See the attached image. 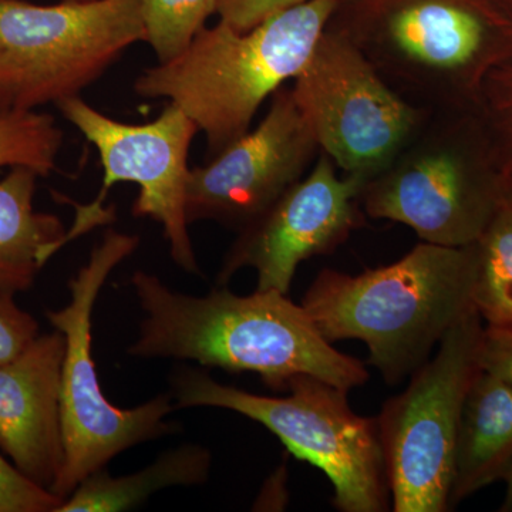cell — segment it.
<instances>
[{
  "mask_svg": "<svg viewBox=\"0 0 512 512\" xmlns=\"http://www.w3.org/2000/svg\"><path fill=\"white\" fill-rule=\"evenodd\" d=\"M143 0H0V93L8 110L80 96L144 42Z\"/></svg>",
  "mask_w": 512,
  "mask_h": 512,
  "instance_id": "ba28073f",
  "label": "cell"
},
{
  "mask_svg": "<svg viewBox=\"0 0 512 512\" xmlns=\"http://www.w3.org/2000/svg\"><path fill=\"white\" fill-rule=\"evenodd\" d=\"M474 306L485 325L512 326V208L504 202L476 242Z\"/></svg>",
  "mask_w": 512,
  "mask_h": 512,
  "instance_id": "ac0fdd59",
  "label": "cell"
},
{
  "mask_svg": "<svg viewBox=\"0 0 512 512\" xmlns=\"http://www.w3.org/2000/svg\"><path fill=\"white\" fill-rule=\"evenodd\" d=\"M484 326L477 311L456 323L376 417L394 512L450 511L458 426L483 370Z\"/></svg>",
  "mask_w": 512,
  "mask_h": 512,
  "instance_id": "9c48e42d",
  "label": "cell"
},
{
  "mask_svg": "<svg viewBox=\"0 0 512 512\" xmlns=\"http://www.w3.org/2000/svg\"><path fill=\"white\" fill-rule=\"evenodd\" d=\"M144 313L137 339L127 348L136 359L190 360L231 373H256L286 392L296 376H313L350 390L369 380L365 363L333 348L301 303L285 293L239 296L218 286L205 296L175 292L146 271L130 278Z\"/></svg>",
  "mask_w": 512,
  "mask_h": 512,
  "instance_id": "6da1fadb",
  "label": "cell"
},
{
  "mask_svg": "<svg viewBox=\"0 0 512 512\" xmlns=\"http://www.w3.org/2000/svg\"><path fill=\"white\" fill-rule=\"evenodd\" d=\"M325 30L423 109H483L485 82L512 59L505 0H336Z\"/></svg>",
  "mask_w": 512,
  "mask_h": 512,
  "instance_id": "7a4b0ae2",
  "label": "cell"
},
{
  "mask_svg": "<svg viewBox=\"0 0 512 512\" xmlns=\"http://www.w3.org/2000/svg\"><path fill=\"white\" fill-rule=\"evenodd\" d=\"M480 365L484 372L512 386V326H484Z\"/></svg>",
  "mask_w": 512,
  "mask_h": 512,
  "instance_id": "d4e9b609",
  "label": "cell"
},
{
  "mask_svg": "<svg viewBox=\"0 0 512 512\" xmlns=\"http://www.w3.org/2000/svg\"><path fill=\"white\" fill-rule=\"evenodd\" d=\"M220 0H143L144 42L156 53L158 63L180 56L191 45L205 22L218 12Z\"/></svg>",
  "mask_w": 512,
  "mask_h": 512,
  "instance_id": "ffe728a7",
  "label": "cell"
},
{
  "mask_svg": "<svg viewBox=\"0 0 512 512\" xmlns=\"http://www.w3.org/2000/svg\"><path fill=\"white\" fill-rule=\"evenodd\" d=\"M481 107L512 160V59L488 77Z\"/></svg>",
  "mask_w": 512,
  "mask_h": 512,
  "instance_id": "7402d4cb",
  "label": "cell"
},
{
  "mask_svg": "<svg viewBox=\"0 0 512 512\" xmlns=\"http://www.w3.org/2000/svg\"><path fill=\"white\" fill-rule=\"evenodd\" d=\"M505 2H507V5L512 9V0H505Z\"/></svg>",
  "mask_w": 512,
  "mask_h": 512,
  "instance_id": "f1b7e54d",
  "label": "cell"
},
{
  "mask_svg": "<svg viewBox=\"0 0 512 512\" xmlns=\"http://www.w3.org/2000/svg\"><path fill=\"white\" fill-rule=\"evenodd\" d=\"M359 175L339 177L336 164L320 151L308 177L301 178L247 227L228 249L217 275L227 286L245 268L256 272V291L288 295L302 262L332 254L362 227Z\"/></svg>",
  "mask_w": 512,
  "mask_h": 512,
  "instance_id": "7c38bea8",
  "label": "cell"
},
{
  "mask_svg": "<svg viewBox=\"0 0 512 512\" xmlns=\"http://www.w3.org/2000/svg\"><path fill=\"white\" fill-rule=\"evenodd\" d=\"M63 131L55 117L36 110L0 114V168L26 167L39 177L56 168Z\"/></svg>",
  "mask_w": 512,
  "mask_h": 512,
  "instance_id": "d6986e66",
  "label": "cell"
},
{
  "mask_svg": "<svg viewBox=\"0 0 512 512\" xmlns=\"http://www.w3.org/2000/svg\"><path fill=\"white\" fill-rule=\"evenodd\" d=\"M476 244L421 241L394 264L349 275L323 269L301 305L330 343H366L370 365L390 386L412 376L444 335L476 312Z\"/></svg>",
  "mask_w": 512,
  "mask_h": 512,
  "instance_id": "3957f363",
  "label": "cell"
},
{
  "mask_svg": "<svg viewBox=\"0 0 512 512\" xmlns=\"http://www.w3.org/2000/svg\"><path fill=\"white\" fill-rule=\"evenodd\" d=\"M211 466L208 448L183 444L127 476L113 477L106 468H101L84 478L56 512L128 511L164 488L204 485L210 478Z\"/></svg>",
  "mask_w": 512,
  "mask_h": 512,
  "instance_id": "e0dca14e",
  "label": "cell"
},
{
  "mask_svg": "<svg viewBox=\"0 0 512 512\" xmlns=\"http://www.w3.org/2000/svg\"><path fill=\"white\" fill-rule=\"evenodd\" d=\"M511 466L512 386L481 370L461 412L450 510L488 485L503 481Z\"/></svg>",
  "mask_w": 512,
  "mask_h": 512,
  "instance_id": "9a60e30c",
  "label": "cell"
},
{
  "mask_svg": "<svg viewBox=\"0 0 512 512\" xmlns=\"http://www.w3.org/2000/svg\"><path fill=\"white\" fill-rule=\"evenodd\" d=\"M308 0H220L218 15L238 32L254 29L259 23Z\"/></svg>",
  "mask_w": 512,
  "mask_h": 512,
  "instance_id": "cb8c5ba5",
  "label": "cell"
},
{
  "mask_svg": "<svg viewBox=\"0 0 512 512\" xmlns=\"http://www.w3.org/2000/svg\"><path fill=\"white\" fill-rule=\"evenodd\" d=\"M291 89L319 150L366 183L396 157L430 110L400 96L355 46L328 30Z\"/></svg>",
  "mask_w": 512,
  "mask_h": 512,
  "instance_id": "8fae6325",
  "label": "cell"
},
{
  "mask_svg": "<svg viewBox=\"0 0 512 512\" xmlns=\"http://www.w3.org/2000/svg\"><path fill=\"white\" fill-rule=\"evenodd\" d=\"M507 151L483 109L429 110L360 192L367 217L407 225L423 242L476 244L505 202Z\"/></svg>",
  "mask_w": 512,
  "mask_h": 512,
  "instance_id": "5b68a950",
  "label": "cell"
},
{
  "mask_svg": "<svg viewBox=\"0 0 512 512\" xmlns=\"http://www.w3.org/2000/svg\"><path fill=\"white\" fill-rule=\"evenodd\" d=\"M55 106L99 153L103 185L96 200L77 207L64 245L113 220L103 208L111 187L134 183L140 187L133 215L150 218L163 227L171 259L188 274H198L197 255L188 232L187 185L190 178L188 153L197 124L180 107L170 103L156 120L127 124L111 119L80 96L60 100Z\"/></svg>",
  "mask_w": 512,
  "mask_h": 512,
  "instance_id": "30bf717a",
  "label": "cell"
},
{
  "mask_svg": "<svg viewBox=\"0 0 512 512\" xmlns=\"http://www.w3.org/2000/svg\"><path fill=\"white\" fill-rule=\"evenodd\" d=\"M505 202L512 208V160L508 161L507 180H505Z\"/></svg>",
  "mask_w": 512,
  "mask_h": 512,
  "instance_id": "4316f807",
  "label": "cell"
},
{
  "mask_svg": "<svg viewBox=\"0 0 512 512\" xmlns=\"http://www.w3.org/2000/svg\"><path fill=\"white\" fill-rule=\"evenodd\" d=\"M37 178L30 168L13 167L0 180V289L12 293L32 288L66 238L59 217L35 208Z\"/></svg>",
  "mask_w": 512,
  "mask_h": 512,
  "instance_id": "2e32d148",
  "label": "cell"
},
{
  "mask_svg": "<svg viewBox=\"0 0 512 512\" xmlns=\"http://www.w3.org/2000/svg\"><path fill=\"white\" fill-rule=\"evenodd\" d=\"M319 153L291 87L282 86L255 130L190 171L188 224L215 221L238 231L247 227L301 180Z\"/></svg>",
  "mask_w": 512,
  "mask_h": 512,
  "instance_id": "4fadbf2b",
  "label": "cell"
},
{
  "mask_svg": "<svg viewBox=\"0 0 512 512\" xmlns=\"http://www.w3.org/2000/svg\"><path fill=\"white\" fill-rule=\"evenodd\" d=\"M76 2H89V0H76Z\"/></svg>",
  "mask_w": 512,
  "mask_h": 512,
  "instance_id": "f546056e",
  "label": "cell"
},
{
  "mask_svg": "<svg viewBox=\"0 0 512 512\" xmlns=\"http://www.w3.org/2000/svg\"><path fill=\"white\" fill-rule=\"evenodd\" d=\"M39 335V323L15 302V293L0 289V365L18 356Z\"/></svg>",
  "mask_w": 512,
  "mask_h": 512,
  "instance_id": "603a6c76",
  "label": "cell"
},
{
  "mask_svg": "<svg viewBox=\"0 0 512 512\" xmlns=\"http://www.w3.org/2000/svg\"><path fill=\"white\" fill-rule=\"evenodd\" d=\"M335 3L308 0L244 33L220 20L180 56L144 70L134 92L180 107L205 134L210 160L245 136L262 103L298 76Z\"/></svg>",
  "mask_w": 512,
  "mask_h": 512,
  "instance_id": "277c9868",
  "label": "cell"
},
{
  "mask_svg": "<svg viewBox=\"0 0 512 512\" xmlns=\"http://www.w3.org/2000/svg\"><path fill=\"white\" fill-rule=\"evenodd\" d=\"M503 481L505 483V494L500 511L512 512V466L510 470H508L507 476L504 477Z\"/></svg>",
  "mask_w": 512,
  "mask_h": 512,
  "instance_id": "484cf974",
  "label": "cell"
},
{
  "mask_svg": "<svg viewBox=\"0 0 512 512\" xmlns=\"http://www.w3.org/2000/svg\"><path fill=\"white\" fill-rule=\"evenodd\" d=\"M286 396H261L217 382L205 370L180 367L171 376L175 409L231 410L271 431L293 457L322 471L342 512L392 510L376 417L353 412L346 390L318 377L296 376Z\"/></svg>",
  "mask_w": 512,
  "mask_h": 512,
  "instance_id": "8992f818",
  "label": "cell"
},
{
  "mask_svg": "<svg viewBox=\"0 0 512 512\" xmlns=\"http://www.w3.org/2000/svg\"><path fill=\"white\" fill-rule=\"evenodd\" d=\"M6 111L10 110H8V107H6V103L5 100H3L2 93H0V114L6 113Z\"/></svg>",
  "mask_w": 512,
  "mask_h": 512,
  "instance_id": "83f0119b",
  "label": "cell"
},
{
  "mask_svg": "<svg viewBox=\"0 0 512 512\" xmlns=\"http://www.w3.org/2000/svg\"><path fill=\"white\" fill-rule=\"evenodd\" d=\"M138 245L137 235L107 231L86 265L70 279L69 305L46 312L50 325L64 336L60 384L64 464L52 490L62 500L114 457L175 430V424L165 420L177 410L170 393L133 409H120L104 396L93 359L92 318L97 298L111 272Z\"/></svg>",
  "mask_w": 512,
  "mask_h": 512,
  "instance_id": "52a82bcc",
  "label": "cell"
},
{
  "mask_svg": "<svg viewBox=\"0 0 512 512\" xmlns=\"http://www.w3.org/2000/svg\"><path fill=\"white\" fill-rule=\"evenodd\" d=\"M63 501L0 454V512H56Z\"/></svg>",
  "mask_w": 512,
  "mask_h": 512,
  "instance_id": "44dd1931",
  "label": "cell"
},
{
  "mask_svg": "<svg viewBox=\"0 0 512 512\" xmlns=\"http://www.w3.org/2000/svg\"><path fill=\"white\" fill-rule=\"evenodd\" d=\"M62 332L39 335L0 365V450L23 476L52 491L64 464Z\"/></svg>",
  "mask_w": 512,
  "mask_h": 512,
  "instance_id": "5bb4252c",
  "label": "cell"
}]
</instances>
